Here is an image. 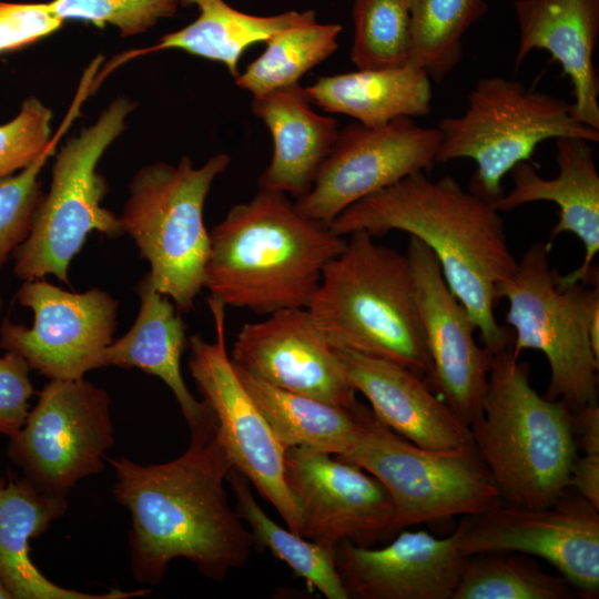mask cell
<instances>
[{
	"instance_id": "obj_38",
	"label": "cell",
	"mask_w": 599,
	"mask_h": 599,
	"mask_svg": "<svg viewBox=\"0 0 599 599\" xmlns=\"http://www.w3.org/2000/svg\"><path fill=\"white\" fill-rule=\"evenodd\" d=\"M28 363L14 353L0 357V433L13 437L26 424L33 385Z\"/></svg>"
},
{
	"instance_id": "obj_36",
	"label": "cell",
	"mask_w": 599,
	"mask_h": 599,
	"mask_svg": "<svg viewBox=\"0 0 599 599\" xmlns=\"http://www.w3.org/2000/svg\"><path fill=\"white\" fill-rule=\"evenodd\" d=\"M52 111L38 98H27L18 113L0 124V177L26 167L49 145Z\"/></svg>"
},
{
	"instance_id": "obj_4",
	"label": "cell",
	"mask_w": 599,
	"mask_h": 599,
	"mask_svg": "<svg viewBox=\"0 0 599 599\" xmlns=\"http://www.w3.org/2000/svg\"><path fill=\"white\" fill-rule=\"evenodd\" d=\"M469 428L505 505L544 509L569 488L572 412L537 393L511 346L493 354L483 414Z\"/></svg>"
},
{
	"instance_id": "obj_24",
	"label": "cell",
	"mask_w": 599,
	"mask_h": 599,
	"mask_svg": "<svg viewBox=\"0 0 599 599\" xmlns=\"http://www.w3.org/2000/svg\"><path fill=\"white\" fill-rule=\"evenodd\" d=\"M68 509L64 496L41 491L23 476L8 473L0 487V581L13 599H126L149 589L92 595L50 581L30 557V541L43 535Z\"/></svg>"
},
{
	"instance_id": "obj_16",
	"label": "cell",
	"mask_w": 599,
	"mask_h": 599,
	"mask_svg": "<svg viewBox=\"0 0 599 599\" xmlns=\"http://www.w3.org/2000/svg\"><path fill=\"white\" fill-rule=\"evenodd\" d=\"M286 485L301 516L300 535L327 548H372L400 531L383 484L361 467L308 447L284 453Z\"/></svg>"
},
{
	"instance_id": "obj_42",
	"label": "cell",
	"mask_w": 599,
	"mask_h": 599,
	"mask_svg": "<svg viewBox=\"0 0 599 599\" xmlns=\"http://www.w3.org/2000/svg\"><path fill=\"white\" fill-rule=\"evenodd\" d=\"M0 599H11L10 595L8 593V591L6 590L1 581H0Z\"/></svg>"
},
{
	"instance_id": "obj_37",
	"label": "cell",
	"mask_w": 599,
	"mask_h": 599,
	"mask_svg": "<svg viewBox=\"0 0 599 599\" xmlns=\"http://www.w3.org/2000/svg\"><path fill=\"white\" fill-rule=\"evenodd\" d=\"M63 23L50 1H0V54L33 44L57 32Z\"/></svg>"
},
{
	"instance_id": "obj_10",
	"label": "cell",
	"mask_w": 599,
	"mask_h": 599,
	"mask_svg": "<svg viewBox=\"0 0 599 599\" xmlns=\"http://www.w3.org/2000/svg\"><path fill=\"white\" fill-rule=\"evenodd\" d=\"M357 432L349 449L336 456L378 479L389 493L400 530L454 516L480 514L500 504L493 477L475 447L436 450L405 439L359 402Z\"/></svg>"
},
{
	"instance_id": "obj_41",
	"label": "cell",
	"mask_w": 599,
	"mask_h": 599,
	"mask_svg": "<svg viewBox=\"0 0 599 599\" xmlns=\"http://www.w3.org/2000/svg\"><path fill=\"white\" fill-rule=\"evenodd\" d=\"M204 0H179L180 4L181 6H184V7H190V6H199L203 2Z\"/></svg>"
},
{
	"instance_id": "obj_31",
	"label": "cell",
	"mask_w": 599,
	"mask_h": 599,
	"mask_svg": "<svg viewBox=\"0 0 599 599\" xmlns=\"http://www.w3.org/2000/svg\"><path fill=\"white\" fill-rule=\"evenodd\" d=\"M486 11L485 0H410L407 64L443 81L463 59L464 34Z\"/></svg>"
},
{
	"instance_id": "obj_25",
	"label": "cell",
	"mask_w": 599,
	"mask_h": 599,
	"mask_svg": "<svg viewBox=\"0 0 599 599\" xmlns=\"http://www.w3.org/2000/svg\"><path fill=\"white\" fill-rule=\"evenodd\" d=\"M300 83L253 97V113L267 126L272 159L260 189L303 196L312 186L338 132L337 120L315 112Z\"/></svg>"
},
{
	"instance_id": "obj_40",
	"label": "cell",
	"mask_w": 599,
	"mask_h": 599,
	"mask_svg": "<svg viewBox=\"0 0 599 599\" xmlns=\"http://www.w3.org/2000/svg\"><path fill=\"white\" fill-rule=\"evenodd\" d=\"M572 429L577 447L583 454L599 455V406L592 403L572 413Z\"/></svg>"
},
{
	"instance_id": "obj_7",
	"label": "cell",
	"mask_w": 599,
	"mask_h": 599,
	"mask_svg": "<svg viewBox=\"0 0 599 599\" xmlns=\"http://www.w3.org/2000/svg\"><path fill=\"white\" fill-rule=\"evenodd\" d=\"M219 153L196 167L187 156L177 164L156 162L141 167L129 184L120 221L149 262L152 283L179 312L194 308L205 284L210 232L204 204L213 182L230 165Z\"/></svg>"
},
{
	"instance_id": "obj_35",
	"label": "cell",
	"mask_w": 599,
	"mask_h": 599,
	"mask_svg": "<svg viewBox=\"0 0 599 599\" xmlns=\"http://www.w3.org/2000/svg\"><path fill=\"white\" fill-rule=\"evenodd\" d=\"M63 21L75 20L98 28L112 26L122 37L141 34L173 17L179 0H51Z\"/></svg>"
},
{
	"instance_id": "obj_26",
	"label": "cell",
	"mask_w": 599,
	"mask_h": 599,
	"mask_svg": "<svg viewBox=\"0 0 599 599\" xmlns=\"http://www.w3.org/2000/svg\"><path fill=\"white\" fill-rule=\"evenodd\" d=\"M430 81L423 70L405 64L325 75L305 89L312 103L324 111L378 126L398 118L427 115L432 109Z\"/></svg>"
},
{
	"instance_id": "obj_18",
	"label": "cell",
	"mask_w": 599,
	"mask_h": 599,
	"mask_svg": "<svg viewBox=\"0 0 599 599\" xmlns=\"http://www.w3.org/2000/svg\"><path fill=\"white\" fill-rule=\"evenodd\" d=\"M231 359L248 374L284 390L345 408L358 403L335 348L306 307L281 309L263 321L245 323L236 334Z\"/></svg>"
},
{
	"instance_id": "obj_22",
	"label": "cell",
	"mask_w": 599,
	"mask_h": 599,
	"mask_svg": "<svg viewBox=\"0 0 599 599\" xmlns=\"http://www.w3.org/2000/svg\"><path fill=\"white\" fill-rule=\"evenodd\" d=\"M519 27L515 69L534 50H546L572 84L573 116L599 130V0H517Z\"/></svg>"
},
{
	"instance_id": "obj_2",
	"label": "cell",
	"mask_w": 599,
	"mask_h": 599,
	"mask_svg": "<svg viewBox=\"0 0 599 599\" xmlns=\"http://www.w3.org/2000/svg\"><path fill=\"white\" fill-rule=\"evenodd\" d=\"M329 229L347 236L400 231L427 245L443 275L469 313L484 346L496 354L512 344V332L498 324L499 285L517 267L500 212L465 190L453 176L430 179L415 172L353 204Z\"/></svg>"
},
{
	"instance_id": "obj_19",
	"label": "cell",
	"mask_w": 599,
	"mask_h": 599,
	"mask_svg": "<svg viewBox=\"0 0 599 599\" xmlns=\"http://www.w3.org/2000/svg\"><path fill=\"white\" fill-rule=\"evenodd\" d=\"M333 554L348 599H451L469 558L456 530L445 538L400 530L382 548L344 541Z\"/></svg>"
},
{
	"instance_id": "obj_39",
	"label": "cell",
	"mask_w": 599,
	"mask_h": 599,
	"mask_svg": "<svg viewBox=\"0 0 599 599\" xmlns=\"http://www.w3.org/2000/svg\"><path fill=\"white\" fill-rule=\"evenodd\" d=\"M569 488L599 510V455L577 456L569 477Z\"/></svg>"
},
{
	"instance_id": "obj_30",
	"label": "cell",
	"mask_w": 599,
	"mask_h": 599,
	"mask_svg": "<svg viewBox=\"0 0 599 599\" xmlns=\"http://www.w3.org/2000/svg\"><path fill=\"white\" fill-rule=\"evenodd\" d=\"M229 483L236 500V510L247 522L254 540L270 549L294 573L327 599H348L334 564V548L321 546L285 529L272 520L257 504L248 480L231 469Z\"/></svg>"
},
{
	"instance_id": "obj_33",
	"label": "cell",
	"mask_w": 599,
	"mask_h": 599,
	"mask_svg": "<svg viewBox=\"0 0 599 599\" xmlns=\"http://www.w3.org/2000/svg\"><path fill=\"white\" fill-rule=\"evenodd\" d=\"M90 89V82L81 80L69 112L49 145L26 167L0 177V270L30 234L44 194L40 174L61 136L80 113Z\"/></svg>"
},
{
	"instance_id": "obj_44",
	"label": "cell",
	"mask_w": 599,
	"mask_h": 599,
	"mask_svg": "<svg viewBox=\"0 0 599 599\" xmlns=\"http://www.w3.org/2000/svg\"><path fill=\"white\" fill-rule=\"evenodd\" d=\"M6 483V480L0 476V487Z\"/></svg>"
},
{
	"instance_id": "obj_23",
	"label": "cell",
	"mask_w": 599,
	"mask_h": 599,
	"mask_svg": "<svg viewBox=\"0 0 599 599\" xmlns=\"http://www.w3.org/2000/svg\"><path fill=\"white\" fill-rule=\"evenodd\" d=\"M136 292L138 316L131 328L106 347L104 366L138 368L159 377L173 393L191 438H211L216 430V418L204 402L191 394L182 376L181 356L187 338L177 308L154 287L149 273L139 281Z\"/></svg>"
},
{
	"instance_id": "obj_17",
	"label": "cell",
	"mask_w": 599,
	"mask_h": 599,
	"mask_svg": "<svg viewBox=\"0 0 599 599\" xmlns=\"http://www.w3.org/2000/svg\"><path fill=\"white\" fill-rule=\"evenodd\" d=\"M405 254L432 362L426 382L469 426L483 414L493 354L478 345L476 326L430 248L409 236Z\"/></svg>"
},
{
	"instance_id": "obj_43",
	"label": "cell",
	"mask_w": 599,
	"mask_h": 599,
	"mask_svg": "<svg viewBox=\"0 0 599 599\" xmlns=\"http://www.w3.org/2000/svg\"><path fill=\"white\" fill-rule=\"evenodd\" d=\"M2 311H3V301H2V298L0 297V315H1Z\"/></svg>"
},
{
	"instance_id": "obj_3",
	"label": "cell",
	"mask_w": 599,
	"mask_h": 599,
	"mask_svg": "<svg viewBox=\"0 0 599 599\" xmlns=\"http://www.w3.org/2000/svg\"><path fill=\"white\" fill-rule=\"evenodd\" d=\"M345 246L287 194L260 189L210 231L204 287L225 306L258 315L307 307L324 267Z\"/></svg>"
},
{
	"instance_id": "obj_8",
	"label": "cell",
	"mask_w": 599,
	"mask_h": 599,
	"mask_svg": "<svg viewBox=\"0 0 599 599\" xmlns=\"http://www.w3.org/2000/svg\"><path fill=\"white\" fill-rule=\"evenodd\" d=\"M437 129L436 163L473 160L468 190L490 203L504 194L502 177L529 161L540 143L562 136L599 141V130L579 122L565 99L497 75L478 80L464 113L443 118Z\"/></svg>"
},
{
	"instance_id": "obj_34",
	"label": "cell",
	"mask_w": 599,
	"mask_h": 599,
	"mask_svg": "<svg viewBox=\"0 0 599 599\" xmlns=\"http://www.w3.org/2000/svg\"><path fill=\"white\" fill-rule=\"evenodd\" d=\"M351 61L356 69L408 63L410 0H354Z\"/></svg>"
},
{
	"instance_id": "obj_9",
	"label": "cell",
	"mask_w": 599,
	"mask_h": 599,
	"mask_svg": "<svg viewBox=\"0 0 599 599\" xmlns=\"http://www.w3.org/2000/svg\"><path fill=\"white\" fill-rule=\"evenodd\" d=\"M134 109L128 98L112 101L90 125L69 139L55 155L48 193L43 194L30 234L13 253L14 274L23 280L53 275L69 283L71 261L87 236L124 234L120 217L102 206L108 192L98 164L123 133Z\"/></svg>"
},
{
	"instance_id": "obj_15",
	"label": "cell",
	"mask_w": 599,
	"mask_h": 599,
	"mask_svg": "<svg viewBox=\"0 0 599 599\" xmlns=\"http://www.w3.org/2000/svg\"><path fill=\"white\" fill-rule=\"evenodd\" d=\"M440 144L437 126L398 118L378 126L358 122L339 129L311 189L296 199L306 216L329 225L358 201L415 172L436 164Z\"/></svg>"
},
{
	"instance_id": "obj_12",
	"label": "cell",
	"mask_w": 599,
	"mask_h": 599,
	"mask_svg": "<svg viewBox=\"0 0 599 599\" xmlns=\"http://www.w3.org/2000/svg\"><path fill=\"white\" fill-rule=\"evenodd\" d=\"M215 339L189 338V370L203 402L216 418L215 435L232 468L252 484L280 514L287 528L300 535L301 516L286 485L284 447L238 378L225 344V305L209 297Z\"/></svg>"
},
{
	"instance_id": "obj_14",
	"label": "cell",
	"mask_w": 599,
	"mask_h": 599,
	"mask_svg": "<svg viewBox=\"0 0 599 599\" xmlns=\"http://www.w3.org/2000/svg\"><path fill=\"white\" fill-rule=\"evenodd\" d=\"M17 300L32 311L33 323L28 327L6 318L0 348L19 355L50 380L83 378L104 366L119 309L108 292L94 287L74 293L37 278L22 283Z\"/></svg>"
},
{
	"instance_id": "obj_5",
	"label": "cell",
	"mask_w": 599,
	"mask_h": 599,
	"mask_svg": "<svg viewBox=\"0 0 599 599\" xmlns=\"http://www.w3.org/2000/svg\"><path fill=\"white\" fill-rule=\"evenodd\" d=\"M348 236L306 307L314 323L333 347L395 362L427 380L432 362L406 254L366 231Z\"/></svg>"
},
{
	"instance_id": "obj_21",
	"label": "cell",
	"mask_w": 599,
	"mask_h": 599,
	"mask_svg": "<svg viewBox=\"0 0 599 599\" xmlns=\"http://www.w3.org/2000/svg\"><path fill=\"white\" fill-rule=\"evenodd\" d=\"M556 141L558 173L542 177L528 162H520L510 171L512 187L491 205L499 212L511 211L534 202H554L559 209L557 223L547 243L562 233L576 235L582 243L585 256L581 264L566 275L565 284L598 282L593 261L599 252V173L591 142L573 136Z\"/></svg>"
},
{
	"instance_id": "obj_13",
	"label": "cell",
	"mask_w": 599,
	"mask_h": 599,
	"mask_svg": "<svg viewBox=\"0 0 599 599\" xmlns=\"http://www.w3.org/2000/svg\"><path fill=\"white\" fill-rule=\"evenodd\" d=\"M466 557L519 552L540 557L586 597L599 592V510L568 488L544 509L496 505L463 516L456 528Z\"/></svg>"
},
{
	"instance_id": "obj_6",
	"label": "cell",
	"mask_w": 599,
	"mask_h": 599,
	"mask_svg": "<svg viewBox=\"0 0 599 599\" xmlns=\"http://www.w3.org/2000/svg\"><path fill=\"white\" fill-rule=\"evenodd\" d=\"M549 252L547 242L532 243L497 296L509 303L514 353L540 351L550 373L545 396L575 413L598 399L599 281L561 283Z\"/></svg>"
},
{
	"instance_id": "obj_29",
	"label": "cell",
	"mask_w": 599,
	"mask_h": 599,
	"mask_svg": "<svg viewBox=\"0 0 599 599\" xmlns=\"http://www.w3.org/2000/svg\"><path fill=\"white\" fill-rule=\"evenodd\" d=\"M341 32L339 23H319L316 17L292 26L265 42V50L238 73L235 83L252 97L300 83L337 50Z\"/></svg>"
},
{
	"instance_id": "obj_28",
	"label": "cell",
	"mask_w": 599,
	"mask_h": 599,
	"mask_svg": "<svg viewBox=\"0 0 599 599\" xmlns=\"http://www.w3.org/2000/svg\"><path fill=\"white\" fill-rule=\"evenodd\" d=\"M234 367L284 449L301 446L341 456L353 445L357 432L354 407L284 390Z\"/></svg>"
},
{
	"instance_id": "obj_1",
	"label": "cell",
	"mask_w": 599,
	"mask_h": 599,
	"mask_svg": "<svg viewBox=\"0 0 599 599\" xmlns=\"http://www.w3.org/2000/svg\"><path fill=\"white\" fill-rule=\"evenodd\" d=\"M108 460L116 477L113 496L131 514L135 580L158 585L179 558L215 581L247 562L255 540L229 502L224 484L232 464L215 434L191 438L182 455L162 464Z\"/></svg>"
},
{
	"instance_id": "obj_11",
	"label": "cell",
	"mask_w": 599,
	"mask_h": 599,
	"mask_svg": "<svg viewBox=\"0 0 599 599\" xmlns=\"http://www.w3.org/2000/svg\"><path fill=\"white\" fill-rule=\"evenodd\" d=\"M113 443L106 390L84 377L53 379L10 438L8 457L38 489L67 497L79 480L104 468Z\"/></svg>"
},
{
	"instance_id": "obj_32",
	"label": "cell",
	"mask_w": 599,
	"mask_h": 599,
	"mask_svg": "<svg viewBox=\"0 0 599 599\" xmlns=\"http://www.w3.org/2000/svg\"><path fill=\"white\" fill-rule=\"evenodd\" d=\"M571 585L511 552L470 556L451 599H570Z\"/></svg>"
},
{
	"instance_id": "obj_27",
	"label": "cell",
	"mask_w": 599,
	"mask_h": 599,
	"mask_svg": "<svg viewBox=\"0 0 599 599\" xmlns=\"http://www.w3.org/2000/svg\"><path fill=\"white\" fill-rule=\"evenodd\" d=\"M199 16L187 26L166 33L135 55L161 50H181L220 62L236 78L242 54L251 45L266 42L274 34L315 17L313 10L255 16L234 9L224 0H204Z\"/></svg>"
},
{
	"instance_id": "obj_20",
	"label": "cell",
	"mask_w": 599,
	"mask_h": 599,
	"mask_svg": "<svg viewBox=\"0 0 599 599\" xmlns=\"http://www.w3.org/2000/svg\"><path fill=\"white\" fill-rule=\"evenodd\" d=\"M351 387L374 416L413 444L436 450L475 447L469 426L410 368L384 358L334 347Z\"/></svg>"
}]
</instances>
